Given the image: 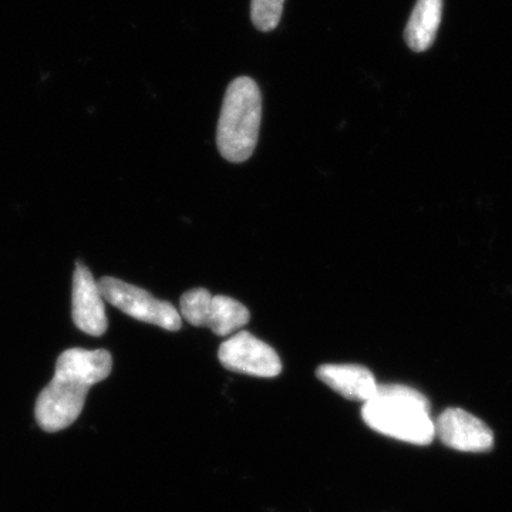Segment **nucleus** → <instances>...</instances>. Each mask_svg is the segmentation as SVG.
<instances>
[{"label":"nucleus","instance_id":"obj_1","mask_svg":"<svg viewBox=\"0 0 512 512\" xmlns=\"http://www.w3.org/2000/svg\"><path fill=\"white\" fill-rule=\"evenodd\" d=\"M113 359L107 350L70 349L57 359L52 382L39 394L36 419L39 426L55 433L72 426L82 413L93 384L107 379Z\"/></svg>","mask_w":512,"mask_h":512},{"label":"nucleus","instance_id":"obj_2","mask_svg":"<svg viewBox=\"0 0 512 512\" xmlns=\"http://www.w3.org/2000/svg\"><path fill=\"white\" fill-rule=\"evenodd\" d=\"M362 417L377 433L417 446H427L436 437L429 400L402 384H379L375 396L363 403Z\"/></svg>","mask_w":512,"mask_h":512},{"label":"nucleus","instance_id":"obj_3","mask_svg":"<svg viewBox=\"0 0 512 512\" xmlns=\"http://www.w3.org/2000/svg\"><path fill=\"white\" fill-rule=\"evenodd\" d=\"M262 120V97L251 77H238L229 84L217 128V147L229 163H245L258 144Z\"/></svg>","mask_w":512,"mask_h":512},{"label":"nucleus","instance_id":"obj_4","mask_svg":"<svg viewBox=\"0 0 512 512\" xmlns=\"http://www.w3.org/2000/svg\"><path fill=\"white\" fill-rule=\"evenodd\" d=\"M181 318L197 328H210L217 336H228L244 328L251 319L247 306L224 295H212L204 288L181 296Z\"/></svg>","mask_w":512,"mask_h":512},{"label":"nucleus","instance_id":"obj_5","mask_svg":"<svg viewBox=\"0 0 512 512\" xmlns=\"http://www.w3.org/2000/svg\"><path fill=\"white\" fill-rule=\"evenodd\" d=\"M99 288L107 302L131 318L171 332L180 330L183 326V318L173 303L160 301L138 286L106 276L99 282Z\"/></svg>","mask_w":512,"mask_h":512},{"label":"nucleus","instance_id":"obj_6","mask_svg":"<svg viewBox=\"0 0 512 512\" xmlns=\"http://www.w3.org/2000/svg\"><path fill=\"white\" fill-rule=\"evenodd\" d=\"M218 357L222 366L231 372L256 377H276L282 372L278 353L247 330L225 340Z\"/></svg>","mask_w":512,"mask_h":512},{"label":"nucleus","instance_id":"obj_7","mask_svg":"<svg viewBox=\"0 0 512 512\" xmlns=\"http://www.w3.org/2000/svg\"><path fill=\"white\" fill-rule=\"evenodd\" d=\"M436 436L447 447L464 453H485L494 446V433L483 420L463 409H447L434 421Z\"/></svg>","mask_w":512,"mask_h":512},{"label":"nucleus","instance_id":"obj_8","mask_svg":"<svg viewBox=\"0 0 512 512\" xmlns=\"http://www.w3.org/2000/svg\"><path fill=\"white\" fill-rule=\"evenodd\" d=\"M103 299L92 272L79 262L73 275L72 313L77 328L87 335L101 336L106 333L109 323Z\"/></svg>","mask_w":512,"mask_h":512},{"label":"nucleus","instance_id":"obj_9","mask_svg":"<svg viewBox=\"0 0 512 512\" xmlns=\"http://www.w3.org/2000/svg\"><path fill=\"white\" fill-rule=\"evenodd\" d=\"M316 376L340 396L355 402L366 403L379 387L373 373L359 365H322Z\"/></svg>","mask_w":512,"mask_h":512},{"label":"nucleus","instance_id":"obj_10","mask_svg":"<svg viewBox=\"0 0 512 512\" xmlns=\"http://www.w3.org/2000/svg\"><path fill=\"white\" fill-rule=\"evenodd\" d=\"M443 16V0H417L404 30V39L413 52H426L436 40Z\"/></svg>","mask_w":512,"mask_h":512},{"label":"nucleus","instance_id":"obj_11","mask_svg":"<svg viewBox=\"0 0 512 512\" xmlns=\"http://www.w3.org/2000/svg\"><path fill=\"white\" fill-rule=\"evenodd\" d=\"M284 5L285 0H252L251 18L255 28L265 33L278 28Z\"/></svg>","mask_w":512,"mask_h":512}]
</instances>
